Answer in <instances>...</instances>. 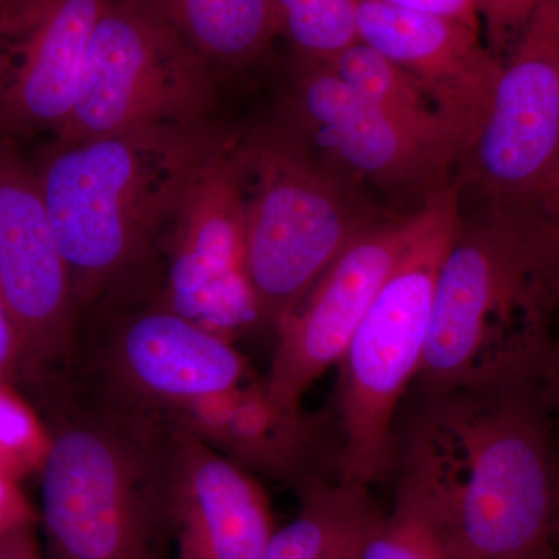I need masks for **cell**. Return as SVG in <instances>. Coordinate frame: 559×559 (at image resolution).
Instances as JSON below:
<instances>
[{
    "mask_svg": "<svg viewBox=\"0 0 559 559\" xmlns=\"http://www.w3.org/2000/svg\"><path fill=\"white\" fill-rule=\"evenodd\" d=\"M474 2H476L477 13H480V10L484 9L485 5H487L488 0H474Z\"/></svg>",
    "mask_w": 559,
    "mask_h": 559,
    "instance_id": "32",
    "label": "cell"
},
{
    "mask_svg": "<svg viewBox=\"0 0 559 559\" xmlns=\"http://www.w3.org/2000/svg\"><path fill=\"white\" fill-rule=\"evenodd\" d=\"M359 0H272L278 35L305 60L330 61L358 40Z\"/></svg>",
    "mask_w": 559,
    "mask_h": 559,
    "instance_id": "21",
    "label": "cell"
},
{
    "mask_svg": "<svg viewBox=\"0 0 559 559\" xmlns=\"http://www.w3.org/2000/svg\"><path fill=\"white\" fill-rule=\"evenodd\" d=\"M550 544H551V546L555 547V549H557L559 551V511H558L557 521H555L554 532H551Z\"/></svg>",
    "mask_w": 559,
    "mask_h": 559,
    "instance_id": "31",
    "label": "cell"
},
{
    "mask_svg": "<svg viewBox=\"0 0 559 559\" xmlns=\"http://www.w3.org/2000/svg\"><path fill=\"white\" fill-rule=\"evenodd\" d=\"M358 39L417 81L465 162L488 119L503 66L481 32L436 14L359 0Z\"/></svg>",
    "mask_w": 559,
    "mask_h": 559,
    "instance_id": "16",
    "label": "cell"
},
{
    "mask_svg": "<svg viewBox=\"0 0 559 559\" xmlns=\"http://www.w3.org/2000/svg\"><path fill=\"white\" fill-rule=\"evenodd\" d=\"M277 117L322 159L356 182L419 194L454 179L462 154L451 139L418 130L348 86L326 61L296 57Z\"/></svg>",
    "mask_w": 559,
    "mask_h": 559,
    "instance_id": "12",
    "label": "cell"
},
{
    "mask_svg": "<svg viewBox=\"0 0 559 559\" xmlns=\"http://www.w3.org/2000/svg\"><path fill=\"white\" fill-rule=\"evenodd\" d=\"M559 311V227L551 209L463 197L437 282L415 393L549 358Z\"/></svg>",
    "mask_w": 559,
    "mask_h": 559,
    "instance_id": "3",
    "label": "cell"
},
{
    "mask_svg": "<svg viewBox=\"0 0 559 559\" xmlns=\"http://www.w3.org/2000/svg\"><path fill=\"white\" fill-rule=\"evenodd\" d=\"M299 496V514L275 530L263 559H359L384 514L370 487L330 477Z\"/></svg>",
    "mask_w": 559,
    "mask_h": 559,
    "instance_id": "18",
    "label": "cell"
},
{
    "mask_svg": "<svg viewBox=\"0 0 559 559\" xmlns=\"http://www.w3.org/2000/svg\"><path fill=\"white\" fill-rule=\"evenodd\" d=\"M106 0H0V135L60 132Z\"/></svg>",
    "mask_w": 559,
    "mask_h": 559,
    "instance_id": "14",
    "label": "cell"
},
{
    "mask_svg": "<svg viewBox=\"0 0 559 559\" xmlns=\"http://www.w3.org/2000/svg\"><path fill=\"white\" fill-rule=\"evenodd\" d=\"M173 428L197 437L255 477L305 491L330 479L341 443L330 419L304 406L278 403L264 378L255 377L165 414Z\"/></svg>",
    "mask_w": 559,
    "mask_h": 559,
    "instance_id": "15",
    "label": "cell"
},
{
    "mask_svg": "<svg viewBox=\"0 0 559 559\" xmlns=\"http://www.w3.org/2000/svg\"><path fill=\"white\" fill-rule=\"evenodd\" d=\"M234 132L215 119L81 142L51 139L32 162L81 325L92 316L157 299L180 198Z\"/></svg>",
    "mask_w": 559,
    "mask_h": 559,
    "instance_id": "2",
    "label": "cell"
},
{
    "mask_svg": "<svg viewBox=\"0 0 559 559\" xmlns=\"http://www.w3.org/2000/svg\"><path fill=\"white\" fill-rule=\"evenodd\" d=\"M156 14L212 68L238 70L263 58L278 35L272 0H132Z\"/></svg>",
    "mask_w": 559,
    "mask_h": 559,
    "instance_id": "19",
    "label": "cell"
},
{
    "mask_svg": "<svg viewBox=\"0 0 559 559\" xmlns=\"http://www.w3.org/2000/svg\"><path fill=\"white\" fill-rule=\"evenodd\" d=\"M518 559H559V551L549 544V546L540 547V549Z\"/></svg>",
    "mask_w": 559,
    "mask_h": 559,
    "instance_id": "30",
    "label": "cell"
},
{
    "mask_svg": "<svg viewBox=\"0 0 559 559\" xmlns=\"http://www.w3.org/2000/svg\"><path fill=\"white\" fill-rule=\"evenodd\" d=\"M555 213H558L559 212V189H558V194H557V201H555Z\"/></svg>",
    "mask_w": 559,
    "mask_h": 559,
    "instance_id": "33",
    "label": "cell"
},
{
    "mask_svg": "<svg viewBox=\"0 0 559 559\" xmlns=\"http://www.w3.org/2000/svg\"><path fill=\"white\" fill-rule=\"evenodd\" d=\"M46 559H170V425L68 392L40 407Z\"/></svg>",
    "mask_w": 559,
    "mask_h": 559,
    "instance_id": "4",
    "label": "cell"
},
{
    "mask_svg": "<svg viewBox=\"0 0 559 559\" xmlns=\"http://www.w3.org/2000/svg\"><path fill=\"white\" fill-rule=\"evenodd\" d=\"M234 135L198 168L176 210L156 301L237 342L260 326L246 272V171Z\"/></svg>",
    "mask_w": 559,
    "mask_h": 559,
    "instance_id": "10",
    "label": "cell"
},
{
    "mask_svg": "<svg viewBox=\"0 0 559 559\" xmlns=\"http://www.w3.org/2000/svg\"><path fill=\"white\" fill-rule=\"evenodd\" d=\"M543 0H488L480 10L481 32L487 47L500 61H506L525 25Z\"/></svg>",
    "mask_w": 559,
    "mask_h": 559,
    "instance_id": "24",
    "label": "cell"
},
{
    "mask_svg": "<svg viewBox=\"0 0 559 559\" xmlns=\"http://www.w3.org/2000/svg\"><path fill=\"white\" fill-rule=\"evenodd\" d=\"M246 171V272L261 329L275 325L360 231L382 216L359 182L275 117L240 135Z\"/></svg>",
    "mask_w": 559,
    "mask_h": 559,
    "instance_id": "6",
    "label": "cell"
},
{
    "mask_svg": "<svg viewBox=\"0 0 559 559\" xmlns=\"http://www.w3.org/2000/svg\"><path fill=\"white\" fill-rule=\"evenodd\" d=\"M0 381L21 385L20 347L2 301H0Z\"/></svg>",
    "mask_w": 559,
    "mask_h": 559,
    "instance_id": "28",
    "label": "cell"
},
{
    "mask_svg": "<svg viewBox=\"0 0 559 559\" xmlns=\"http://www.w3.org/2000/svg\"><path fill=\"white\" fill-rule=\"evenodd\" d=\"M455 180L463 197L543 204L559 189V0H543L502 66L491 110Z\"/></svg>",
    "mask_w": 559,
    "mask_h": 559,
    "instance_id": "11",
    "label": "cell"
},
{
    "mask_svg": "<svg viewBox=\"0 0 559 559\" xmlns=\"http://www.w3.org/2000/svg\"><path fill=\"white\" fill-rule=\"evenodd\" d=\"M389 5L400 7L418 13L436 14L469 25L474 31L481 32V22L474 0H380Z\"/></svg>",
    "mask_w": 559,
    "mask_h": 559,
    "instance_id": "26",
    "label": "cell"
},
{
    "mask_svg": "<svg viewBox=\"0 0 559 559\" xmlns=\"http://www.w3.org/2000/svg\"><path fill=\"white\" fill-rule=\"evenodd\" d=\"M171 429L175 559H263L278 527L259 477Z\"/></svg>",
    "mask_w": 559,
    "mask_h": 559,
    "instance_id": "17",
    "label": "cell"
},
{
    "mask_svg": "<svg viewBox=\"0 0 559 559\" xmlns=\"http://www.w3.org/2000/svg\"><path fill=\"white\" fill-rule=\"evenodd\" d=\"M419 224L409 215L382 216L360 231L274 329L264 381L278 403L299 406L331 367L340 366L353 334L388 282Z\"/></svg>",
    "mask_w": 559,
    "mask_h": 559,
    "instance_id": "13",
    "label": "cell"
},
{
    "mask_svg": "<svg viewBox=\"0 0 559 559\" xmlns=\"http://www.w3.org/2000/svg\"><path fill=\"white\" fill-rule=\"evenodd\" d=\"M21 485L0 474V535L25 525L39 524V511L25 496Z\"/></svg>",
    "mask_w": 559,
    "mask_h": 559,
    "instance_id": "25",
    "label": "cell"
},
{
    "mask_svg": "<svg viewBox=\"0 0 559 559\" xmlns=\"http://www.w3.org/2000/svg\"><path fill=\"white\" fill-rule=\"evenodd\" d=\"M557 218H558V227H559V212L557 213Z\"/></svg>",
    "mask_w": 559,
    "mask_h": 559,
    "instance_id": "34",
    "label": "cell"
},
{
    "mask_svg": "<svg viewBox=\"0 0 559 559\" xmlns=\"http://www.w3.org/2000/svg\"><path fill=\"white\" fill-rule=\"evenodd\" d=\"M359 559H451V555L429 510L406 492L395 491L392 510L371 530Z\"/></svg>",
    "mask_w": 559,
    "mask_h": 559,
    "instance_id": "23",
    "label": "cell"
},
{
    "mask_svg": "<svg viewBox=\"0 0 559 559\" xmlns=\"http://www.w3.org/2000/svg\"><path fill=\"white\" fill-rule=\"evenodd\" d=\"M0 559H46L39 524L10 530L0 535Z\"/></svg>",
    "mask_w": 559,
    "mask_h": 559,
    "instance_id": "27",
    "label": "cell"
},
{
    "mask_svg": "<svg viewBox=\"0 0 559 559\" xmlns=\"http://www.w3.org/2000/svg\"><path fill=\"white\" fill-rule=\"evenodd\" d=\"M418 209L414 240L340 362L337 477L367 487L393 474L396 411L421 366L441 264L457 229V180L433 190Z\"/></svg>",
    "mask_w": 559,
    "mask_h": 559,
    "instance_id": "5",
    "label": "cell"
},
{
    "mask_svg": "<svg viewBox=\"0 0 559 559\" xmlns=\"http://www.w3.org/2000/svg\"><path fill=\"white\" fill-rule=\"evenodd\" d=\"M544 378H546L547 389H549L551 404H554L559 425V311L557 333H555L549 358H547L546 367H544Z\"/></svg>",
    "mask_w": 559,
    "mask_h": 559,
    "instance_id": "29",
    "label": "cell"
},
{
    "mask_svg": "<svg viewBox=\"0 0 559 559\" xmlns=\"http://www.w3.org/2000/svg\"><path fill=\"white\" fill-rule=\"evenodd\" d=\"M218 70L132 0H106L60 142L215 120Z\"/></svg>",
    "mask_w": 559,
    "mask_h": 559,
    "instance_id": "7",
    "label": "cell"
},
{
    "mask_svg": "<svg viewBox=\"0 0 559 559\" xmlns=\"http://www.w3.org/2000/svg\"><path fill=\"white\" fill-rule=\"evenodd\" d=\"M51 433L46 418L20 385L0 381V474L22 481L40 476Z\"/></svg>",
    "mask_w": 559,
    "mask_h": 559,
    "instance_id": "22",
    "label": "cell"
},
{
    "mask_svg": "<svg viewBox=\"0 0 559 559\" xmlns=\"http://www.w3.org/2000/svg\"><path fill=\"white\" fill-rule=\"evenodd\" d=\"M0 301L20 347L21 388L38 406L64 395L79 358V305L32 162L2 135Z\"/></svg>",
    "mask_w": 559,
    "mask_h": 559,
    "instance_id": "9",
    "label": "cell"
},
{
    "mask_svg": "<svg viewBox=\"0 0 559 559\" xmlns=\"http://www.w3.org/2000/svg\"><path fill=\"white\" fill-rule=\"evenodd\" d=\"M326 62L342 81L378 108L418 130L451 139L462 154L463 162V153L454 134L406 70L359 39Z\"/></svg>",
    "mask_w": 559,
    "mask_h": 559,
    "instance_id": "20",
    "label": "cell"
},
{
    "mask_svg": "<svg viewBox=\"0 0 559 559\" xmlns=\"http://www.w3.org/2000/svg\"><path fill=\"white\" fill-rule=\"evenodd\" d=\"M255 377L237 342L146 300L84 320L69 392L164 421L182 404Z\"/></svg>",
    "mask_w": 559,
    "mask_h": 559,
    "instance_id": "8",
    "label": "cell"
},
{
    "mask_svg": "<svg viewBox=\"0 0 559 559\" xmlns=\"http://www.w3.org/2000/svg\"><path fill=\"white\" fill-rule=\"evenodd\" d=\"M544 367L414 393L395 428L396 491L436 518L451 559H518L550 544L559 425Z\"/></svg>",
    "mask_w": 559,
    "mask_h": 559,
    "instance_id": "1",
    "label": "cell"
}]
</instances>
